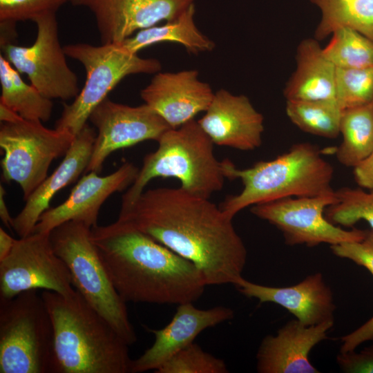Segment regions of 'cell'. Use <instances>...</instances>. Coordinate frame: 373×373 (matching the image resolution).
I'll return each instance as SVG.
<instances>
[{
  "label": "cell",
  "instance_id": "6da1fadb",
  "mask_svg": "<svg viewBox=\"0 0 373 373\" xmlns=\"http://www.w3.org/2000/svg\"><path fill=\"white\" fill-rule=\"evenodd\" d=\"M193 263L207 285H235L242 278L246 247L233 218L181 187L144 191L117 219Z\"/></svg>",
  "mask_w": 373,
  "mask_h": 373
},
{
  "label": "cell",
  "instance_id": "7a4b0ae2",
  "mask_svg": "<svg viewBox=\"0 0 373 373\" xmlns=\"http://www.w3.org/2000/svg\"><path fill=\"white\" fill-rule=\"evenodd\" d=\"M91 238L126 303H193L207 285L200 269L130 224L117 220L91 228Z\"/></svg>",
  "mask_w": 373,
  "mask_h": 373
},
{
  "label": "cell",
  "instance_id": "3957f363",
  "mask_svg": "<svg viewBox=\"0 0 373 373\" xmlns=\"http://www.w3.org/2000/svg\"><path fill=\"white\" fill-rule=\"evenodd\" d=\"M54 328L52 373H130L128 345L76 290H44Z\"/></svg>",
  "mask_w": 373,
  "mask_h": 373
},
{
  "label": "cell",
  "instance_id": "277c9868",
  "mask_svg": "<svg viewBox=\"0 0 373 373\" xmlns=\"http://www.w3.org/2000/svg\"><path fill=\"white\" fill-rule=\"evenodd\" d=\"M225 178L241 180L243 189L220 205L229 216L254 204L287 197H312L335 191L331 183L334 168L320 150L309 142L294 144L289 150L269 161H260L240 169L229 160L222 161Z\"/></svg>",
  "mask_w": 373,
  "mask_h": 373
},
{
  "label": "cell",
  "instance_id": "5b68a950",
  "mask_svg": "<svg viewBox=\"0 0 373 373\" xmlns=\"http://www.w3.org/2000/svg\"><path fill=\"white\" fill-rule=\"evenodd\" d=\"M157 142V149L146 155L136 178L122 195L121 208L131 205L155 178H177L182 189L204 198L222 189V161L216 157L214 144L198 121L169 128Z\"/></svg>",
  "mask_w": 373,
  "mask_h": 373
},
{
  "label": "cell",
  "instance_id": "8992f818",
  "mask_svg": "<svg viewBox=\"0 0 373 373\" xmlns=\"http://www.w3.org/2000/svg\"><path fill=\"white\" fill-rule=\"evenodd\" d=\"M55 254L68 269L75 289L128 345L137 336L128 318L126 302L113 286L91 238V228L79 221L66 222L50 232Z\"/></svg>",
  "mask_w": 373,
  "mask_h": 373
},
{
  "label": "cell",
  "instance_id": "52a82bcc",
  "mask_svg": "<svg viewBox=\"0 0 373 373\" xmlns=\"http://www.w3.org/2000/svg\"><path fill=\"white\" fill-rule=\"evenodd\" d=\"M54 328L36 289L0 298V373H52Z\"/></svg>",
  "mask_w": 373,
  "mask_h": 373
},
{
  "label": "cell",
  "instance_id": "ba28073f",
  "mask_svg": "<svg viewBox=\"0 0 373 373\" xmlns=\"http://www.w3.org/2000/svg\"><path fill=\"white\" fill-rule=\"evenodd\" d=\"M66 56L79 61L86 71L82 89L70 104H63L55 128L67 130L75 136L87 124L93 111L125 77L137 73H156L160 62L142 58L126 50L120 43L69 44L64 46Z\"/></svg>",
  "mask_w": 373,
  "mask_h": 373
},
{
  "label": "cell",
  "instance_id": "9c48e42d",
  "mask_svg": "<svg viewBox=\"0 0 373 373\" xmlns=\"http://www.w3.org/2000/svg\"><path fill=\"white\" fill-rule=\"evenodd\" d=\"M74 139L70 131L48 128L41 121L22 119L17 122L1 123L3 180L17 183L26 200L48 177L52 161L66 153Z\"/></svg>",
  "mask_w": 373,
  "mask_h": 373
},
{
  "label": "cell",
  "instance_id": "30bf717a",
  "mask_svg": "<svg viewBox=\"0 0 373 373\" xmlns=\"http://www.w3.org/2000/svg\"><path fill=\"white\" fill-rule=\"evenodd\" d=\"M33 22L37 33L31 46L7 43L1 45V54L46 97L75 98L79 93L77 77L68 66L60 44L56 12L41 15Z\"/></svg>",
  "mask_w": 373,
  "mask_h": 373
},
{
  "label": "cell",
  "instance_id": "8fae6325",
  "mask_svg": "<svg viewBox=\"0 0 373 373\" xmlns=\"http://www.w3.org/2000/svg\"><path fill=\"white\" fill-rule=\"evenodd\" d=\"M338 202L336 191L312 197H287L254 204L251 212L283 233L287 245L312 247L363 240L367 229L345 230L325 216L326 208Z\"/></svg>",
  "mask_w": 373,
  "mask_h": 373
},
{
  "label": "cell",
  "instance_id": "7c38bea8",
  "mask_svg": "<svg viewBox=\"0 0 373 373\" xmlns=\"http://www.w3.org/2000/svg\"><path fill=\"white\" fill-rule=\"evenodd\" d=\"M39 289L66 296L76 292L68 269L52 249L50 233L33 232L16 239L9 255L0 261V298Z\"/></svg>",
  "mask_w": 373,
  "mask_h": 373
},
{
  "label": "cell",
  "instance_id": "4fadbf2b",
  "mask_svg": "<svg viewBox=\"0 0 373 373\" xmlns=\"http://www.w3.org/2000/svg\"><path fill=\"white\" fill-rule=\"evenodd\" d=\"M88 120L97 128L96 137L85 173L101 172L114 151L146 140L158 141L170 126L147 104L131 106L106 98Z\"/></svg>",
  "mask_w": 373,
  "mask_h": 373
},
{
  "label": "cell",
  "instance_id": "5bb4252c",
  "mask_svg": "<svg viewBox=\"0 0 373 373\" xmlns=\"http://www.w3.org/2000/svg\"><path fill=\"white\" fill-rule=\"evenodd\" d=\"M195 0H77L94 15L102 44L121 43L137 30L170 21Z\"/></svg>",
  "mask_w": 373,
  "mask_h": 373
},
{
  "label": "cell",
  "instance_id": "9a60e30c",
  "mask_svg": "<svg viewBox=\"0 0 373 373\" xmlns=\"http://www.w3.org/2000/svg\"><path fill=\"white\" fill-rule=\"evenodd\" d=\"M138 172L139 169L133 164L125 162L106 175L100 176L95 171L86 173L64 202L43 213L32 233H50L57 226L71 220L82 222L90 228L97 226L99 212L104 202L112 194L131 186Z\"/></svg>",
  "mask_w": 373,
  "mask_h": 373
},
{
  "label": "cell",
  "instance_id": "2e32d148",
  "mask_svg": "<svg viewBox=\"0 0 373 373\" xmlns=\"http://www.w3.org/2000/svg\"><path fill=\"white\" fill-rule=\"evenodd\" d=\"M213 95L209 84L200 80L196 70L157 73L140 92L144 104L172 128L205 112Z\"/></svg>",
  "mask_w": 373,
  "mask_h": 373
},
{
  "label": "cell",
  "instance_id": "e0dca14e",
  "mask_svg": "<svg viewBox=\"0 0 373 373\" xmlns=\"http://www.w3.org/2000/svg\"><path fill=\"white\" fill-rule=\"evenodd\" d=\"M233 317V311L224 306L203 309L195 307L193 303L178 305L165 327L160 329L146 327L154 334V343L140 357L132 360L130 373L155 371L177 352L193 343L204 330Z\"/></svg>",
  "mask_w": 373,
  "mask_h": 373
},
{
  "label": "cell",
  "instance_id": "ac0fdd59",
  "mask_svg": "<svg viewBox=\"0 0 373 373\" xmlns=\"http://www.w3.org/2000/svg\"><path fill=\"white\" fill-rule=\"evenodd\" d=\"M198 122L214 144L251 151L262 144L263 116L245 95L218 90Z\"/></svg>",
  "mask_w": 373,
  "mask_h": 373
},
{
  "label": "cell",
  "instance_id": "d6986e66",
  "mask_svg": "<svg viewBox=\"0 0 373 373\" xmlns=\"http://www.w3.org/2000/svg\"><path fill=\"white\" fill-rule=\"evenodd\" d=\"M234 286L240 294L256 298L260 303H272L284 307L306 326L334 321L333 292L321 272L289 287L262 285L243 277Z\"/></svg>",
  "mask_w": 373,
  "mask_h": 373
},
{
  "label": "cell",
  "instance_id": "ffe728a7",
  "mask_svg": "<svg viewBox=\"0 0 373 373\" xmlns=\"http://www.w3.org/2000/svg\"><path fill=\"white\" fill-rule=\"evenodd\" d=\"M334 321L306 326L297 319L263 338L256 354L259 373H319L309 360L311 350L327 337Z\"/></svg>",
  "mask_w": 373,
  "mask_h": 373
},
{
  "label": "cell",
  "instance_id": "44dd1931",
  "mask_svg": "<svg viewBox=\"0 0 373 373\" xmlns=\"http://www.w3.org/2000/svg\"><path fill=\"white\" fill-rule=\"evenodd\" d=\"M96 134L94 128L86 124L75 136L59 165L25 200L24 207L13 218L12 224V228L19 238L31 234L41 216L50 208V202L55 194L85 172Z\"/></svg>",
  "mask_w": 373,
  "mask_h": 373
},
{
  "label": "cell",
  "instance_id": "7402d4cb",
  "mask_svg": "<svg viewBox=\"0 0 373 373\" xmlns=\"http://www.w3.org/2000/svg\"><path fill=\"white\" fill-rule=\"evenodd\" d=\"M296 59V68L284 89L287 100L336 99V66L325 56L317 39L303 40Z\"/></svg>",
  "mask_w": 373,
  "mask_h": 373
},
{
  "label": "cell",
  "instance_id": "603a6c76",
  "mask_svg": "<svg viewBox=\"0 0 373 373\" xmlns=\"http://www.w3.org/2000/svg\"><path fill=\"white\" fill-rule=\"evenodd\" d=\"M195 6L191 4L180 16L162 26H154L140 30L135 36L121 42L132 53L161 42L182 44L189 52L198 54L211 51L214 42L202 34L194 21Z\"/></svg>",
  "mask_w": 373,
  "mask_h": 373
},
{
  "label": "cell",
  "instance_id": "cb8c5ba5",
  "mask_svg": "<svg viewBox=\"0 0 373 373\" xmlns=\"http://www.w3.org/2000/svg\"><path fill=\"white\" fill-rule=\"evenodd\" d=\"M0 103L17 113L28 120L48 121L52 114V99L44 96L31 84H26L19 73L1 54Z\"/></svg>",
  "mask_w": 373,
  "mask_h": 373
},
{
  "label": "cell",
  "instance_id": "d4e9b609",
  "mask_svg": "<svg viewBox=\"0 0 373 373\" xmlns=\"http://www.w3.org/2000/svg\"><path fill=\"white\" fill-rule=\"evenodd\" d=\"M321 12L315 38L322 40L341 28L354 30L373 41V0H310Z\"/></svg>",
  "mask_w": 373,
  "mask_h": 373
},
{
  "label": "cell",
  "instance_id": "484cf974",
  "mask_svg": "<svg viewBox=\"0 0 373 373\" xmlns=\"http://www.w3.org/2000/svg\"><path fill=\"white\" fill-rule=\"evenodd\" d=\"M340 133L343 141L336 149L337 160L354 167L373 151V102L343 110Z\"/></svg>",
  "mask_w": 373,
  "mask_h": 373
},
{
  "label": "cell",
  "instance_id": "4316f807",
  "mask_svg": "<svg viewBox=\"0 0 373 373\" xmlns=\"http://www.w3.org/2000/svg\"><path fill=\"white\" fill-rule=\"evenodd\" d=\"M285 110L291 122L304 132L329 139L340 134L343 110L336 99L287 100Z\"/></svg>",
  "mask_w": 373,
  "mask_h": 373
},
{
  "label": "cell",
  "instance_id": "83f0119b",
  "mask_svg": "<svg viewBox=\"0 0 373 373\" xmlns=\"http://www.w3.org/2000/svg\"><path fill=\"white\" fill-rule=\"evenodd\" d=\"M332 36L323 51L336 68H359L373 66L372 40L349 28H338Z\"/></svg>",
  "mask_w": 373,
  "mask_h": 373
},
{
  "label": "cell",
  "instance_id": "f1b7e54d",
  "mask_svg": "<svg viewBox=\"0 0 373 373\" xmlns=\"http://www.w3.org/2000/svg\"><path fill=\"white\" fill-rule=\"evenodd\" d=\"M335 191L338 202L326 208L325 218L335 225L346 227L364 220L373 229V191L342 187Z\"/></svg>",
  "mask_w": 373,
  "mask_h": 373
},
{
  "label": "cell",
  "instance_id": "f546056e",
  "mask_svg": "<svg viewBox=\"0 0 373 373\" xmlns=\"http://www.w3.org/2000/svg\"><path fill=\"white\" fill-rule=\"evenodd\" d=\"M335 98L343 110L373 101V66L359 68H336Z\"/></svg>",
  "mask_w": 373,
  "mask_h": 373
},
{
  "label": "cell",
  "instance_id": "4dcf8cb0",
  "mask_svg": "<svg viewBox=\"0 0 373 373\" xmlns=\"http://www.w3.org/2000/svg\"><path fill=\"white\" fill-rule=\"evenodd\" d=\"M155 373H227L224 360L205 352L192 343L183 348L160 367Z\"/></svg>",
  "mask_w": 373,
  "mask_h": 373
},
{
  "label": "cell",
  "instance_id": "1f68e13d",
  "mask_svg": "<svg viewBox=\"0 0 373 373\" xmlns=\"http://www.w3.org/2000/svg\"><path fill=\"white\" fill-rule=\"evenodd\" d=\"M69 0H0V22L34 21L57 10Z\"/></svg>",
  "mask_w": 373,
  "mask_h": 373
},
{
  "label": "cell",
  "instance_id": "d6a6232c",
  "mask_svg": "<svg viewBox=\"0 0 373 373\" xmlns=\"http://www.w3.org/2000/svg\"><path fill=\"white\" fill-rule=\"evenodd\" d=\"M330 249L335 256L365 267L373 276V229H367L361 240L330 245Z\"/></svg>",
  "mask_w": 373,
  "mask_h": 373
},
{
  "label": "cell",
  "instance_id": "836d02e7",
  "mask_svg": "<svg viewBox=\"0 0 373 373\" xmlns=\"http://www.w3.org/2000/svg\"><path fill=\"white\" fill-rule=\"evenodd\" d=\"M336 363L343 372L373 373V343L359 352H339Z\"/></svg>",
  "mask_w": 373,
  "mask_h": 373
},
{
  "label": "cell",
  "instance_id": "e575fe53",
  "mask_svg": "<svg viewBox=\"0 0 373 373\" xmlns=\"http://www.w3.org/2000/svg\"><path fill=\"white\" fill-rule=\"evenodd\" d=\"M340 352L355 350L360 345L373 341V316L359 327L341 337Z\"/></svg>",
  "mask_w": 373,
  "mask_h": 373
},
{
  "label": "cell",
  "instance_id": "d590c367",
  "mask_svg": "<svg viewBox=\"0 0 373 373\" xmlns=\"http://www.w3.org/2000/svg\"><path fill=\"white\" fill-rule=\"evenodd\" d=\"M353 168L357 184L361 188L373 191V151Z\"/></svg>",
  "mask_w": 373,
  "mask_h": 373
},
{
  "label": "cell",
  "instance_id": "8d00e7d4",
  "mask_svg": "<svg viewBox=\"0 0 373 373\" xmlns=\"http://www.w3.org/2000/svg\"><path fill=\"white\" fill-rule=\"evenodd\" d=\"M15 240L2 227L0 228V261L9 255L13 248Z\"/></svg>",
  "mask_w": 373,
  "mask_h": 373
},
{
  "label": "cell",
  "instance_id": "74e56055",
  "mask_svg": "<svg viewBox=\"0 0 373 373\" xmlns=\"http://www.w3.org/2000/svg\"><path fill=\"white\" fill-rule=\"evenodd\" d=\"M6 191L4 187L0 186V218L4 225L8 228L12 227L13 218L10 216L9 209L5 200Z\"/></svg>",
  "mask_w": 373,
  "mask_h": 373
},
{
  "label": "cell",
  "instance_id": "f35d334b",
  "mask_svg": "<svg viewBox=\"0 0 373 373\" xmlns=\"http://www.w3.org/2000/svg\"><path fill=\"white\" fill-rule=\"evenodd\" d=\"M22 118L17 113L12 109L0 103V120L2 123L17 122Z\"/></svg>",
  "mask_w": 373,
  "mask_h": 373
},
{
  "label": "cell",
  "instance_id": "ab89813d",
  "mask_svg": "<svg viewBox=\"0 0 373 373\" xmlns=\"http://www.w3.org/2000/svg\"><path fill=\"white\" fill-rule=\"evenodd\" d=\"M72 2V3H73L74 2H75L77 0H69Z\"/></svg>",
  "mask_w": 373,
  "mask_h": 373
},
{
  "label": "cell",
  "instance_id": "60d3db41",
  "mask_svg": "<svg viewBox=\"0 0 373 373\" xmlns=\"http://www.w3.org/2000/svg\"><path fill=\"white\" fill-rule=\"evenodd\" d=\"M372 102H373V101H372Z\"/></svg>",
  "mask_w": 373,
  "mask_h": 373
}]
</instances>
